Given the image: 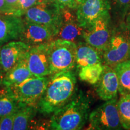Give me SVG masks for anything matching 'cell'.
<instances>
[{"instance_id": "obj_1", "label": "cell", "mask_w": 130, "mask_h": 130, "mask_svg": "<svg viewBox=\"0 0 130 130\" xmlns=\"http://www.w3.org/2000/svg\"><path fill=\"white\" fill-rule=\"evenodd\" d=\"M77 90L76 74L73 70L51 75L37 104L38 112L53 114L71 100Z\"/></svg>"}, {"instance_id": "obj_2", "label": "cell", "mask_w": 130, "mask_h": 130, "mask_svg": "<svg viewBox=\"0 0 130 130\" xmlns=\"http://www.w3.org/2000/svg\"><path fill=\"white\" fill-rule=\"evenodd\" d=\"M90 100L82 90H77L67 103L53 113L50 120V129H81L88 121Z\"/></svg>"}, {"instance_id": "obj_3", "label": "cell", "mask_w": 130, "mask_h": 130, "mask_svg": "<svg viewBox=\"0 0 130 130\" xmlns=\"http://www.w3.org/2000/svg\"><path fill=\"white\" fill-rule=\"evenodd\" d=\"M48 51L51 75L76 67L77 43L75 42L54 39L48 42Z\"/></svg>"}, {"instance_id": "obj_4", "label": "cell", "mask_w": 130, "mask_h": 130, "mask_svg": "<svg viewBox=\"0 0 130 130\" xmlns=\"http://www.w3.org/2000/svg\"><path fill=\"white\" fill-rule=\"evenodd\" d=\"M102 60L105 64L113 68L130 60V32L125 23L113 29L109 43L102 53Z\"/></svg>"}, {"instance_id": "obj_5", "label": "cell", "mask_w": 130, "mask_h": 130, "mask_svg": "<svg viewBox=\"0 0 130 130\" xmlns=\"http://www.w3.org/2000/svg\"><path fill=\"white\" fill-rule=\"evenodd\" d=\"M48 81L49 78L47 77L33 76L19 83L4 88L7 93L19 103L37 107Z\"/></svg>"}, {"instance_id": "obj_6", "label": "cell", "mask_w": 130, "mask_h": 130, "mask_svg": "<svg viewBox=\"0 0 130 130\" xmlns=\"http://www.w3.org/2000/svg\"><path fill=\"white\" fill-rule=\"evenodd\" d=\"M116 98L105 101L89 114L90 129L117 130L123 129L119 114Z\"/></svg>"}, {"instance_id": "obj_7", "label": "cell", "mask_w": 130, "mask_h": 130, "mask_svg": "<svg viewBox=\"0 0 130 130\" xmlns=\"http://www.w3.org/2000/svg\"><path fill=\"white\" fill-rule=\"evenodd\" d=\"M63 9L56 3L36 4L24 14V19L44 25L58 33L63 21Z\"/></svg>"}, {"instance_id": "obj_8", "label": "cell", "mask_w": 130, "mask_h": 130, "mask_svg": "<svg viewBox=\"0 0 130 130\" xmlns=\"http://www.w3.org/2000/svg\"><path fill=\"white\" fill-rule=\"evenodd\" d=\"M113 30L111 16L108 12L100 16L89 28L84 29L83 38L102 53L109 43Z\"/></svg>"}, {"instance_id": "obj_9", "label": "cell", "mask_w": 130, "mask_h": 130, "mask_svg": "<svg viewBox=\"0 0 130 130\" xmlns=\"http://www.w3.org/2000/svg\"><path fill=\"white\" fill-rule=\"evenodd\" d=\"M110 9L109 0H78L76 16L81 27L86 29Z\"/></svg>"}, {"instance_id": "obj_10", "label": "cell", "mask_w": 130, "mask_h": 130, "mask_svg": "<svg viewBox=\"0 0 130 130\" xmlns=\"http://www.w3.org/2000/svg\"><path fill=\"white\" fill-rule=\"evenodd\" d=\"M31 46L19 40H12L0 46V71L3 74L25 58Z\"/></svg>"}, {"instance_id": "obj_11", "label": "cell", "mask_w": 130, "mask_h": 130, "mask_svg": "<svg viewBox=\"0 0 130 130\" xmlns=\"http://www.w3.org/2000/svg\"><path fill=\"white\" fill-rule=\"evenodd\" d=\"M48 46V42L31 46L27 54V65L34 76L42 77L51 75Z\"/></svg>"}, {"instance_id": "obj_12", "label": "cell", "mask_w": 130, "mask_h": 130, "mask_svg": "<svg viewBox=\"0 0 130 130\" xmlns=\"http://www.w3.org/2000/svg\"><path fill=\"white\" fill-rule=\"evenodd\" d=\"M56 32L44 25L25 20L19 40L30 46L48 43L55 38Z\"/></svg>"}, {"instance_id": "obj_13", "label": "cell", "mask_w": 130, "mask_h": 130, "mask_svg": "<svg viewBox=\"0 0 130 130\" xmlns=\"http://www.w3.org/2000/svg\"><path fill=\"white\" fill-rule=\"evenodd\" d=\"M96 93L102 100L116 98L119 92V82L115 69L108 65H104L102 74L96 83Z\"/></svg>"}, {"instance_id": "obj_14", "label": "cell", "mask_w": 130, "mask_h": 130, "mask_svg": "<svg viewBox=\"0 0 130 130\" xmlns=\"http://www.w3.org/2000/svg\"><path fill=\"white\" fill-rule=\"evenodd\" d=\"M23 26L24 18L21 16L0 13V46L19 40Z\"/></svg>"}, {"instance_id": "obj_15", "label": "cell", "mask_w": 130, "mask_h": 130, "mask_svg": "<svg viewBox=\"0 0 130 130\" xmlns=\"http://www.w3.org/2000/svg\"><path fill=\"white\" fill-rule=\"evenodd\" d=\"M71 10L67 9H63L62 23L54 39H60L77 43L81 41V39L83 40V35L84 29L81 27L77 16Z\"/></svg>"}, {"instance_id": "obj_16", "label": "cell", "mask_w": 130, "mask_h": 130, "mask_svg": "<svg viewBox=\"0 0 130 130\" xmlns=\"http://www.w3.org/2000/svg\"><path fill=\"white\" fill-rule=\"evenodd\" d=\"M102 53L84 40L77 43L76 68L78 70L87 65L102 63Z\"/></svg>"}, {"instance_id": "obj_17", "label": "cell", "mask_w": 130, "mask_h": 130, "mask_svg": "<svg viewBox=\"0 0 130 130\" xmlns=\"http://www.w3.org/2000/svg\"><path fill=\"white\" fill-rule=\"evenodd\" d=\"M33 76L28 67L25 57V58L4 75L3 85L4 87L13 85Z\"/></svg>"}, {"instance_id": "obj_18", "label": "cell", "mask_w": 130, "mask_h": 130, "mask_svg": "<svg viewBox=\"0 0 130 130\" xmlns=\"http://www.w3.org/2000/svg\"><path fill=\"white\" fill-rule=\"evenodd\" d=\"M37 112L38 109L37 106L22 104L15 113L13 129H30L31 123Z\"/></svg>"}, {"instance_id": "obj_19", "label": "cell", "mask_w": 130, "mask_h": 130, "mask_svg": "<svg viewBox=\"0 0 130 130\" xmlns=\"http://www.w3.org/2000/svg\"><path fill=\"white\" fill-rule=\"evenodd\" d=\"M119 82L121 95H130V60L120 63L114 68Z\"/></svg>"}, {"instance_id": "obj_20", "label": "cell", "mask_w": 130, "mask_h": 130, "mask_svg": "<svg viewBox=\"0 0 130 130\" xmlns=\"http://www.w3.org/2000/svg\"><path fill=\"white\" fill-rule=\"evenodd\" d=\"M103 69L102 63L84 66L78 69L79 78L81 81L95 85L100 80Z\"/></svg>"}, {"instance_id": "obj_21", "label": "cell", "mask_w": 130, "mask_h": 130, "mask_svg": "<svg viewBox=\"0 0 130 130\" xmlns=\"http://www.w3.org/2000/svg\"><path fill=\"white\" fill-rule=\"evenodd\" d=\"M22 105L11 96L5 88L0 91V118L15 113Z\"/></svg>"}, {"instance_id": "obj_22", "label": "cell", "mask_w": 130, "mask_h": 130, "mask_svg": "<svg viewBox=\"0 0 130 130\" xmlns=\"http://www.w3.org/2000/svg\"><path fill=\"white\" fill-rule=\"evenodd\" d=\"M117 106L123 129L130 130V95H121Z\"/></svg>"}, {"instance_id": "obj_23", "label": "cell", "mask_w": 130, "mask_h": 130, "mask_svg": "<svg viewBox=\"0 0 130 130\" xmlns=\"http://www.w3.org/2000/svg\"><path fill=\"white\" fill-rule=\"evenodd\" d=\"M36 4L37 0H19L13 14L22 17L29 9Z\"/></svg>"}, {"instance_id": "obj_24", "label": "cell", "mask_w": 130, "mask_h": 130, "mask_svg": "<svg viewBox=\"0 0 130 130\" xmlns=\"http://www.w3.org/2000/svg\"><path fill=\"white\" fill-rule=\"evenodd\" d=\"M114 1L121 17L124 18L130 11V0H114Z\"/></svg>"}, {"instance_id": "obj_25", "label": "cell", "mask_w": 130, "mask_h": 130, "mask_svg": "<svg viewBox=\"0 0 130 130\" xmlns=\"http://www.w3.org/2000/svg\"><path fill=\"white\" fill-rule=\"evenodd\" d=\"M15 113L0 118V130L13 129Z\"/></svg>"}, {"instance_id": "obj_26", "label": "cell", "mask_w": 130, "mask_h": 130, "mask_svg": "<svg viewBox=\"0 0 130 130\" xmlns=\"http://www.w3.org/2000/svg\"><path fill=\"white\" fill-rule=\"evenodd\" d=\"M78 0H56V3L61 9L75 10Z\"/></svg>"}, {"instance_id": "obj_27", "label": "cell", "mask_w": 130, "mask_h": 130, "mask_svg": "<svg viewBox=\"0 0 130 130\" xmlns=\"http://www.w3.org/2000/svg\"><path fill=\"white\" fill-rule=\"evenodd\" d=\"M8 10V14H13L14 10L15 9L16 5L19 0H5Z\"/></svg>"}, {"instance_id": "obj_28", "label": "cell", "mask_w": 130, "mask_h": 130, "mask_svg": "<svg viewBox=\"0 0 130 130\" xmlns=\"http://www.w3.org/2000/svg\"><path fill=\"white\" fill-rule=\"evenodd\" d=\"M0 13L8 14V10L5 0H0Z\"/></svg>"}, {"instance_id": "obj_29", "label": "cell", "mask_w": 130, "mask_h": 130, "mask_svg": "<svg viewBox=\"0 0 130 130\" xmlns=\"http://www.w3.org/2000/svg\"><path fill=\"white\" fill-rule=\"evenodd\" d=\"M125 24L126 28H128V30L130 32V11L126 14L125 23Z\"/></svg>"}, {"instance_id": "obj_30", "label": "cell", "mask_w": 130, "mask_h": 130, "mask_svg": "<svg viewBox=\"0 0 130 130\" xmlns=\"http://www.w3.org/2000/svg\"><path fill=\"white\" fill-rule=\"evenodd\" d=\"M56 3V0H37V4H46V3Z\"/></svg>"}, {"instance_id": "obj_31", "label": "cell", "mask_w": 130, "mask_h": 130, "mask_svg": "<svg viewBox=\"0 0 130 130\" xmlns=\"http://www.w3.org/2000/svg\"><path fill=\"white\" fill-rule=\"evenodd\" d=\"M3 77H4V74L1 72L0 71V87L3 85Z\"/></svg>"}]
</instances>
